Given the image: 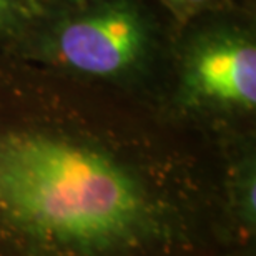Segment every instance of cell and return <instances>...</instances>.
Wrapping results in <instances>:
<instances>
[{"label": "cell", "instance_id": "cell-6", "mask_svg": "<svg viewBox=\"0 0 256 256\" xmlns=\"http://www.w3.org/2000/svg\"><path fill=\"white\" fill-rule=\"evenodd\" d=\"M156 2L172 15L178 25L185 24L190 18L208 12V10L226 4H234L233 0H156Z\"/></svg>", "mask_w": 256, "mask_h": 256}, {"label": "cell", "instance_id": "cell-2", "mask_svg": "<svg viewBox=\"0 0 256 256\" xmlns=\"http://www.w3.org/2000/svg\"><path fill=\"white\" fill-rule=\"evenodd\" d=\"M178 27L156 0H54L8 55L160 108Z\"/></svg>", "mask_w": 256, "mask_h": 256}, {"label": "cell", "instance_id": "cell-3", "mask_svg": "<svg viewBox=\"0 0 256 256\" xmlns=\"http://www.w3.org/2000/svg\"><path fill=\"white\" fill-rule=\"evenodd\" d=\"M160 110L216 140L256 132V8L226 4L178 27Z\"/></svg>", "mask_w": 256, "mask_h": 256}, {"label": "cell", "instance_id": "cell-8", "mask_svg": "<svg viewBox=\"0 0 256 256\" xmlns=\"http://www.w3.org/2000/svg\"><path fill=\"white\" fill-rule=\"evenodd\" d=\"M234 4L244 5V7H254L256 8V0H233Z\"/></svg>", "mask_w": 256, "mask_h": 256}, {"label": "cell", "instance_id": "cell-1", "mask_svg": "<svg viewBox=\"0 0 256 256\" xmlns=\"http://www.w3.org/2000/svg\"><path fill=\"white\" fill-rule=\"evenodd\" d=\"M232 250L220 140L122 92L0 54V256Z\"/></svg>", "mask_w": 256, "mask_h": 256}, {"label": "cell", "instance_id": "cell-5", "mask_svg": "<svg viewBox=\"0 0 256 256\" xmlns=\"http://www.w3.org/2000/svg\"><path fill=\"white\" fill-rule=\"evenodd\" d=\"M42 12L38 0H0V54H14Z\"/></svg>", "mask_w": 256, "mask_h": 256}, {"label": "cell", "instance_id": "cell-7", "mask_svg": "<svg viewBox=\"0 0 256 256\" xmlns=\"http://www.w3.org/2000/svg\"><path fill=\"white\" fill-rule=\"evenodd\" d=\"M220 256H256V250H232Z\"/></svg>", "mask_w": 256, "mask_h": 256}, {"label": "cell", "instance_id": "cell-9", "mask_svg": "<svg viewBox=\"0 0 256 256\" xmlns=\"http://www.w3.org/2000/svg\"><path fill=\"white\" fill-rule=\"evenodd\" d=\"M38 2H40V5L44 7V5H47V4H50V2H54V0H38Z\"/></svg>", "mask_w": 256, "mask_h": 256}, {"label": "cell", "instance_id": "cell-4", "mask_svg": "<svg viewBox=\"0 0 256 256\" xmlns=\"http://www.w3.org/2000/svg\"><path fill=\"white\" fill-rule=\"evenodd\" d=\"M223 206L236 250H256V132L220 138Z\"/></svg>", "mask_w": 256, "mask_h": 256}]
</instances>
